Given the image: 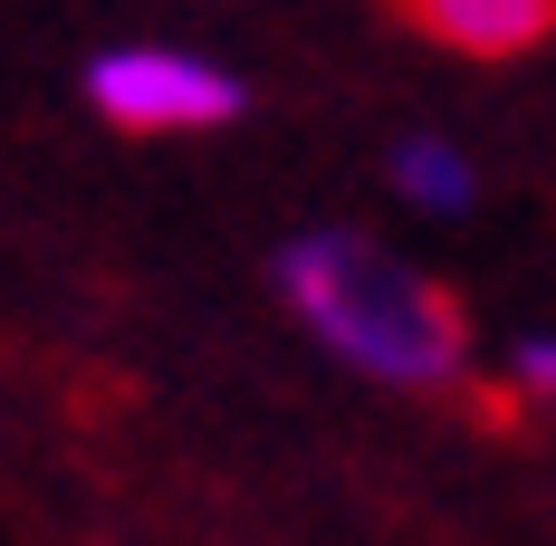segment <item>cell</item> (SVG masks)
Segmentation results:
<instances>
[{
    "label": "cell",
    "mask_w": 556,
    "mask_h": 546,
    "mask_svg": "<svg viewBox=\"0 0 556 546\" xmlns=\"http://www.w3.org/2000/svg\"><path fill=\"white\" fill-rule=\"evenodd\" d=\"M87 106L125 125V135H192V125H230L240 115V77L192 49H106L87 67Z\"/></svg>",
    "instance_id": "7a4b0ae2"
},
{
    "label": "cell",
    "mask_w": 556,
    "mask_h": 546,
    "mask_svg": "<svg viewBox=\"0 0 556 546\" xmlns=\"http://www.w3.org/2000/svg\"><path fill=\"white\" fill-rule=\"evenodd\" d=\"M518 383H528L538 403H556V335H528V345H518Z\"/></svg>",
    "instance_id": "5b68a950"
},
{
    "label": "cell",
    "mask_w": 556,
    "mask_h": 546,
    "mask_svg": "<svg viewBox=\"0 0 556 546\" xmlns=\"http://www.w3.org/2000/svg\"><path fill=\"white\" fill-rule=\"evenodd\" d=\"M384 10L460 58H518L538 39H556V0H384Z\"/></svg>",
    "instance_id": "3957f363"
},
{
    "label": "cell",
    "mask_w": 556,
    "mask_h": 546,
    "mask_svg": "<svg viewBox=\"0 0 556 546\" xmlns=\"http://www.w3.org/2000/svg\"><path fill=\"white\" fill-rule=\"evenodd\" d=\"M393 182H403L422 212H460V202H470V164H460L451 144H432V135L393 144Z\"/></svg>",
    "instance_id": "277c9868"
},
{
    "label": "cell",
    "mask_w": 556,
    "mask_h": 546,
    "mask_svg": "<svg viewBox=\"0 0 556 546\" xmlns=\"http://www.w3.org/2000/svg\"><path fill=\"white\" fill-rule=\"evenodd\" d=\"M269 278L307 317V335L375 383H451L470 355L460 307L432 278H413L393 250H375L365 230H298L269 259Z\"/></svg>",
    "instance_id": "6da1fadb"
}]
</instances>
